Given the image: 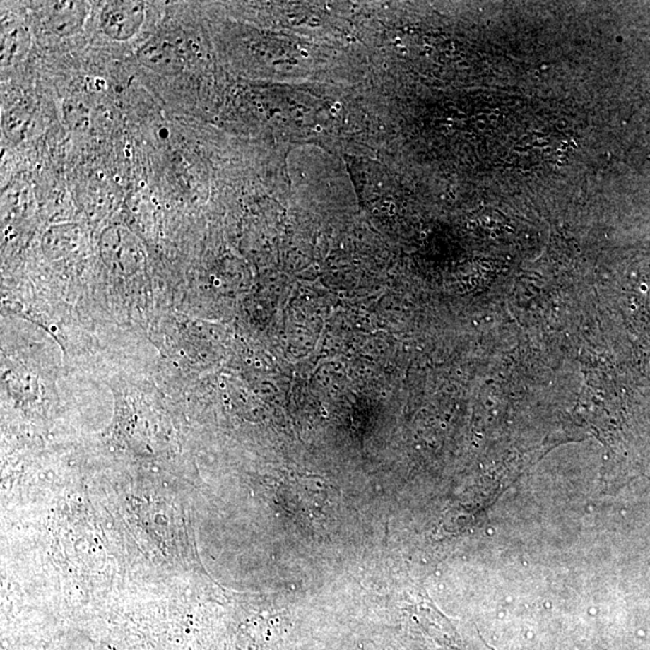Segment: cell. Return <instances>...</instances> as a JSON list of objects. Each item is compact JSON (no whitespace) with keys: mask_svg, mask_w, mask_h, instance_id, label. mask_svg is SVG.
Returning a JSON list of instances; mask_svg holds the SVG:
<instances>
[{"mask_svg":"<svg viewBox=\"0 0 650 650\" xmlns=\"http://www.w3.org/2000/svg\"><path fill=\"white\" fill-rule=\"evenodd\" d=\"M311 23L314 25H319V20L318 18H311Z\"/></svg>","mask_w":650,"mask_h":650,"instance_id":"10","label":"cell"},{"mask_svg":"<svg viewBox=\"0 0 650 650\" xmlns=\"http://www.w3.org/2000/svg\"><path fill=\"white\" fill-rule=\"evenodd\" d=\"M25 32L17 28L5 32L3 35V49H1L4 61H8L10 58L18 54V49L25 44Z\"/></svg>","mask_w":650,"mask_h":650,"instance_id":"5","label":"cell"},{"mask_svg":"<svg viewBox=\"0 0 650 650\" xmlns=\"http://www.w3.org/2000/svg\"><path fill=\"white\" fill-rule=\"evenodd\" d=\"M333 109H336V110H338V111H341V109H342V104H341V102H333Z\"/></svg>","mask_w":650,"mask_h":650,"instance_id":"7","label":"cell"},{"mask_svg":"<svg viewBox=\"0 0 650 650\" xmlns=\"http://www.w3.org/2000/svg\"><path fill=\"white\" fill-rule=\"evenodd\" d=\"M85 13V3L53 1L46 4V23L58 35H71L81 27Z\"/></svg>","mask_w":650,"mask_h":650,"instance_id":"3","label":"cell"},{"mask_svg":"<svg viewBox=\"0 0 650 650\" xmlns=\"http://www.w3.org/2000/svg\"><path fill=\"white\" fill-rule=\"evenodd\" d=\"M403 54H405V53L407 52V49H405V47H403Z\"/></svg>","mask_w":650,"mask_h":650,"instance_id":"12","label":"cell"},{"mask_svg":"<svg viewBox=\"0 0 650 650\" xmlns=\"http://www.w3.org/2000/svg\"><path fill=\"white\" fill-rule=\"evenodd\" d=\"M395 212V205L394 203H390L389 205V213H394Z\"/></svg>","mask_w":650,"mask_h":650,"instance_id":"9","label":"cell"},{"mask_svg":"<svg viewBox=\"0 0 650 650\" xmlns=\"http://www.w3.org/2000/svg\"><path fill=\"white\" fill-rule=\"evenodd\" d=\"M138 58L148 69L160 73H177L184 64L182 49L177 44L162 37L147 41L138 49Z\"/></svg>","mask_w":650,"mask_h":650,"instance_id":"2","label":"cell"},{"mask_svg":"<svg viewBox=\"0 0 650 650\" xmlns=\"http://www.w3.org/2000/svg\"><path fill=\"white\" fill-rule=\"evenodd\" d=\"M314 131H316V133H321V131H323V126H321V124H317V126H314Z\"/></svg>","mask_w":650,"mask_h":650,"instance_id":"8","label":"cell"},{"mask_svg":"<svg viewBox=\"0 0 650 650\" xmlns=\"http://www.w3.org/2000/svg\"><path fill=\"white\" fill-rule=\"evenodd\" d=\"M145 20V8L138 1H111L102 10L100 22L107 37L117 41L134 37Z\"/></svg>","mask_w":650,"mask_h":650,"instance_id":"1","label":"cell"},{"mask_svg":"<svg viewBox=\"0 0 650 650\" xmlns=\"http://www.w3.org/2000/svg\"><path fill=\"white\" fill-rule=\"evenodd\" d=\"M300 54H301V57H304V58L309 57V51H307V49H300Z\"/></svg>","mask_w":650,"mask_h":650,"instance_id":"6","label":"cell"},{"mask_svg":"<svg viewBox=\"0 0 650 650\" xmlns=\"http://www.w3.org/2000/svg\"><path fill=\"white\" fill-rule=\"evenodd\" d=\"M102 253L114 263H133L138 260L134 239L122 229H110L102 237Z\"/></svg>","mask_w":650,"mask_h":650,"instance_id":"4","label":"cell"},{"mask_svg":"<svg viewBox=\"0 0 650 650\" xmlns=\"http://www.w3.org/2000/svg\"><path fill=\"white\" fill-rule=\"evenodd\" d=\"M330 114H333V116H336V114H338V111L336 110V109L331 107V109H330Z\"/></svg>","mask_w":650,"mask_h":650,"instance_id":"11","label":"cell"}]
</instances>
